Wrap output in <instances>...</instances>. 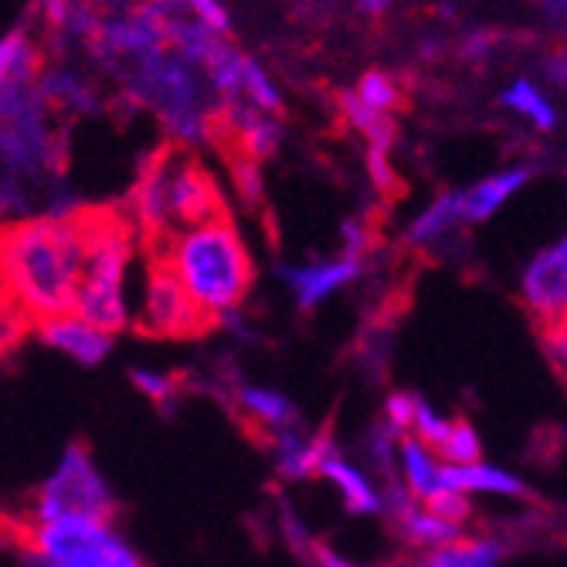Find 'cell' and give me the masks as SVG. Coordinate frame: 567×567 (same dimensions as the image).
Instances as JSON below:
<instances>
[{"mask_svg":"<svg viewBox=\"0 0 567 567\" xmlns=\"http://www.w3.org/2000/svg\"><path fill=\"white\" fill-rule=\"evenodd\" d=\"M85 208L0 225V323L28 327L75 309Z\"/></svg>","mask_w":567,"mask_h":567,"instance_id":"cell-1","label":"cell"},{"mask_svg":"<svg viewBox=\"0 0 567 567\" xmlns=\"http://www.w3.org/2000/svg\"><path fill=\"white\" fill-rule=\"evenodd\" d=\"M146 259H157L212 323L231 320L255 282L251 251L228 212L174 235L157 248H146Z\"/></svg>","mask_w":567,"mask_h":567,"instance_id":"cell-2","label":"cell"},{"mask_svg":"<svg viewBox=\"0 0 567 567\" xmlns=\"http://www.w3.org/2000/svg\"><path fill=\"white\" fill-rule=\"evenodd\" d=\"M221 212L228 208L218 181L197 161V153L181 143H164L150 153L126 200V218L140 248H157Z\"/></svg>","mask_w":567,"mask_h":567,"instance_id":"cell-3","label":"cell"},{"mask_svg":"<svg viewBox=\"0 0 567 567\" xmlns=\"http://www.w3.org/2000/svg\"><path fill=\"white\" fill-rule=\"evenodd\" d=\"M140 238L116 208H85V255L72 313L85 323L120 333L133 323L130 306V269Z\"/></svg>","mask_w":567,"mask_h":567,"instance_id":"cell-4","label":"cell"},{"mask_svg":"<svg viewBox=\"0 0 567 567\" xmlns=\"http://www.w3.org/2000/svg\"><path fill=\"white\" fill-rule=\"evenodd\" d=\"M11 540L38 567H146L143 554L106 520H14Z\"/></svg>","mask_w":567,"mask_h":567,"instance_id":"cell-5","label":"cell"},{"mask_svg":"<svg viewBox=\"0 0 567 567\" xmlns=\"http://www.w3.org/2000/svg\"><path fill=\"white\" fill-rule=\"evenodd\" d=\"M120 499L106 476L99 473L89 445L72 442L62 449L55 470L31 496L24 520H106L116 524Z\"/></svg>","mask_w":567,"mask_h":567,"instance_id":"cell-6","label":"cell"},{"mask_svg":"<svg viewBox=\"0 0 567 567\" xmlns=\"http://www.w3.org/2000/svg\"><path fill=\"white\" fill-rule=\"evenodd\" d=\"M212 327L215 323L190 302L181 282L157 259H146L136 330L146 337H161V340H190V337L208 333Z\"/></svg>","mask_w":567,"mask_h":567,"instance_id":"cell-7","label":"cell"},{"mask_svg":"<svg viewBox=\"0 0 567 567\" xmlns=\"http://www.w3.org/2000/svg\"><path fill=\"white\" fill-rule=\"evenodd\" d=\"M520 299L537 327L547 333H564L567 323V241L557 238L544 245L520 276Z\"/></svg>","mask_w":567,"mask_h":567,"instance_id":"cell-8","label":"cell"},{"mask_svg":"<svg viewBox=\"0 0 567 567\" xmlns=\"http://www.w3.org/2000/svg\"><path fill=\"white\" fill-rule=\"evenodd\" d=\"M368 269V259H357V255H333V259H313L302 266L282 269V279L289 286L292 302L302 313H313L323 302H330L337 292L350 289Z\"/></svg>","mask_w":567,"mask_h":567,"instance_id":"cell-9","label":"cell"},{"mask_svg":"<svg viewBox=\"0 0 567 567\" xmlns=\"http://www.w3.org/2000/svg\"><path fill=\"white\" fill-rule=\"evenodd\" d=\"M245 429L255 435L269 442L272 435L279 432H289V429H302V415L292 398H286L282 391H272V388H259V384H235L231 391V401H228Z\"/></svg>","mask_w":567,"mask_h":567,"instance_id":"cell-10","label":"cell"},{"mask_svg":"<svg viewBox=\"0 0 567 567\" xmlns=\"http://www.w3.org/2000/svg\"><path fill=\"white\" fill-rule=\"evenodd\" d=\"M34 337L55 353H65L69 360L82 368H95L102 360L110 357L113 350V333L99 330L92 323H85L82 317L75 313H65V317H51L44 323L34 327Z\"/></svg>","mask_w":567,"mask_h":567,"instance_id":"cell-11","label":"cell"},{"mask_svg":"<svg viewBox=\"0 0 567 567\" xmlns=\"http://www.w3.org/2000/svg\"><path fill=\"white\" fill-rule=\"evenodd\" d=\"M530 177H534L530 167H506V171H496V174L476 181L473 187L455 190V204H458L462 225L473 228V225L489 221L513 194H520L530 184Z\"/></svg>","mask_w":567,"mask_h":567,"instance_id":"cell-12","label":"cell"},{"mask_svg":"<svg viewBox=\"0 0 567 567\" xmlns=\"http://www.w3.org/2000/svg\"><path fill=\"white\" fill-rule=\"evenodd\" d=\"M317 480H327L337 486L347 513H353V517H378V513H384V489L371 480L368 470H360L340 449H333L320 462Z\"/></svg>","mask_w":567,"mask_h":567,"instance_id":"cell-13","label":"cell"},{"mask_svg":"<svg viewBox=\"0 0 567 567\" xmlns=\"http://www.w3.org/2000/svg\"><path fill=\"white\" fill-rule=\"evenodd\" d=\"M269 449H272L276 473L289 483H299V480H317L320 462L337 449V442L327 432L309 435L302 429H289V432L272 435Z\"/></svg>","mask_w":567,"mask_h":567,"instance_id":"cell-14","label":"cell"},{"mask_svg":"<svg viewBox=\"0 0 567 567\" xmlns=\"http://www.w3.org/2000/svg\"><path fill=\"white\" fill-rule=\"evenodd\" d=\"M442 486L462 496H499V499H534V489L503 466L480 458L470 466H442Z\"/></svg>","mask_w":567,"mask_h":567,"instance_id":"cell-15","label":"cell"},{"mask_svg":"<svg viewBox=\"0 0 567 567\" xmlns=\"http://www.w3.org/2000/svg\"><path fill=\"white\" fill-rule=\"evenodd\" d=\"M462 231H466V225H462V215H458L455 190H445L429 208H422V215H415V221L404 231V241L419 251H442L452 241H458Z\"/></svg>","mask_w":567,"mask_h":567,"instance_id":"cell-16","label":"cell"},{"mask_svg":"<svg viewBox=\"0 0 567 567\" xmlns=\"http://www.w3.org/2000/svg\"><path fill=\"white\" fill-rule=\"evenodd\" d=\"M398 483L415 503H429L439 489H445L439 455L425 449L419 439L401 435L398 439Z\"/></svg>","mask_w":567,"mask_h":567,"instance_id":"cell-17","label":"cell"},{"mask_svg":"<svg viewBox=\"0 0 567 567\" xmlns=\"http://www.w3.org/2000/svg\"><path fill=\"white\" fill-rule=\"evenodd\" d=\"M506 557V544L489 534H462L452 544L419 554L411 567H499Z\"/></svg>","mask_w":567,"mask_h":567,"instance_id":"cell-18","label":"cell"},{"mask_svg":"<svg viewBox=\"0 0 567 567\" xmlns=\"http://www.w3.org/2000/svg\"><path fill=\"white\" fill-rule=\"evenodd\" d=\"M499 106H506L509 113L524 116L537 133H554L557 130V110H554V102L530 79H517V82H513L499 95Z\"/></svg>","mask_w":567,"mask_h":567,"instance_id":"cell-19","label":"cell"},{"mask_svg":"<svg viewBox=\"0 0 567 567\" xmlns=\"http://www.w3.org/2000/svg\"><path fill=\"white\" fill-rule=\"evenodd\" d=\"M41 75V51L31 41L28 28H18L0 38V85L18 79H38Z\"/></svg>","mask_w":567,"mask_h":567,"instance_id":"cell-20","label":"cell"},{"mask_svg":"<svg viewBox=\"0 0 567 567\" xmlns=\"http://www.w3.org/2000/svg\"><path fill=\"white\" fill-rule=\"evenodd\" d=\"M238 99H245L248 106H255L266 116L282 113V92H279L276 79L266 72V65L259 59H251V55H245V62H241V92H238Z\"/></svg>","mask_w":567,"mask_h":567,"instance_id":"cell-21","label":"cell"},{"mask_svg":"<svg viewBox=\"0 0 567 567\" xmlns=\"http://www.w3.org/2000/svg\"><path fill=\"white\" fill-rule=\"evenodd\" d=\"M340 110H343V116H347V123L353 130H360V133L368 136V143H371L374 153H388V146L394 143V120L391 116L368 110L353 92H343L340 95Z\"/></svg>","mask_w":567,"mask_h":567,"instance_id":"cell-22","label":"cell"},{"mask_svg":"<svg viewBox=\"0 0 567 567\" xmlns=\"http://www.w3.org/2000/svg\"><path fill=\"white\" fill-rule=\"evenodd\" d=\"M435 455H439L442 466H470V462H480L483 442H480L476 425L470 419H452V429H449V435Z\"/></svg>","mask_w":567,"mask_h":567,"instance_id":"cell-23","label":"cell"},{"mask_svg":"<svg viewBox=\"0 0 567 567\" xmlns=\"http://www.w3.org/2000/svg\"><path fill=\"white\" fill-rule=\"evenodd\" d=\"M286 537H289V544L299 550V557L309 564V567H364V564H353V560H347L343 554H337L333 547H327L323 540H317V537H309L292 517H286Z\"/></svg>","mask_w":567,"mask_h":567,"instance_id":"cell-24","label":"cell"},{"mask_svg":"<svg viewBox=\"0 0 567 567\" xmlns=\"http://www.w3.org/2000/svg\"><path fill=\"white\" fill-rule=\"evenodd\" d=\"M350 92L364 102L368 110L384 113V116H391L401 106V85L384 72H368L364 79L357 82V89H350Z\"/></svg>","mask_w":567,"mask_h":567,"instance_id":"cell-25","label":"cell"},{"mask_svg":"<svg viewBox=\"0 0 567 567\" xmlns=\"http://www.w3.org/2000/svg\"><path fill=\"white\" fill-rule=\"evenodd\" d=\"M449 429H452V419L449 415H442V411L429 401V398H415V419H411V439H419L425 449H432V452H439V445L445 442V435H449Z\"/></svg>","mask_w":567,"mask_h":567,"instance_id":"cell-26","label":"cell"},{"mask_svg":"<svg viewBox=\"0 0 567 567\" xmlns=\"http://www.w3.org/2000/svg\"><path fill=\"white\" fill-rule=\"evenodd\" d=\"M177 4L197 21V24H204L208 31H215V34H228V28H231V14H228V8H225V0H177Z\"/></svg>","mask_w":567,"mask_h":567,"instance_id":"cell-27","label":"cell"},{"mask_svg":"<svg viewBox=\"0 0 567 567\" xmlns=\"http://www.w3.org/2000/svg\"><path fill=\"white\" fill-rule=\"evenodd\" d=\"M415 391H391L384 401V425L394 435H408L411 432V419H415Z\"/></svg>","mask_w":567,"mask_h":567,"instance_id":"cell-28","label":"cell"},{"mask_svg":"<svg viewBox=\"0 0 567 567\" xmlns=\"http://www.w3.org/2000/svg\"><path fill=\"white\" fill-rule=\"evenodd\" d=\"M133 378V384L150 398V401H157V404H167V401H174L177 398V378L174 374H157V371H133L130 374Z\"/></svg>","mask_w":567,"mask_h":567,"instance_id":"cell-29","label":"cell"},{"mask_svg":"<svg viewBox=\"0 0 567 567\" xmlns=\"http://www.w3.org/2000/svg\"><path fill=\"white\" fill-rule=\"evenodd\" d=\"M493 44H496V34H493V31H476V34H470V41H466V55H470V59H486Z\"/></svg>","mask_w":567,"mask_h":567,"instance_id":"cell-30","label":"cell"},{"mask_svg":"<svg viewBox=\"0 0 567 567\" xmlns=\"http://www.w3.org/2000/svg\"><path fill=\"white\" fill-rule=\"evenodd\" d=\"M547 75L554 79V85H557V89H564V82H567V69H564V51H560V48H557L554 55L547 59Z\"/></svg>","mask_w":567,"mask_h":567,"instance_id":"cell-31","label":"cell"},{"mask_svg":"<svg viewBox=\"0 0 567 567\" xmlns=\"http://www.w3.org/2000/svg\"><path fill=\"white\" fill-rule=\"evenodd\" d=\"M357 4L364 8L368 14H384V11H388V8L394 4V0H357Z\"/></svg>","mask_w":567,"mask_h":567,"instance_id":"cell-32","label":"cell"}]
</instances>
